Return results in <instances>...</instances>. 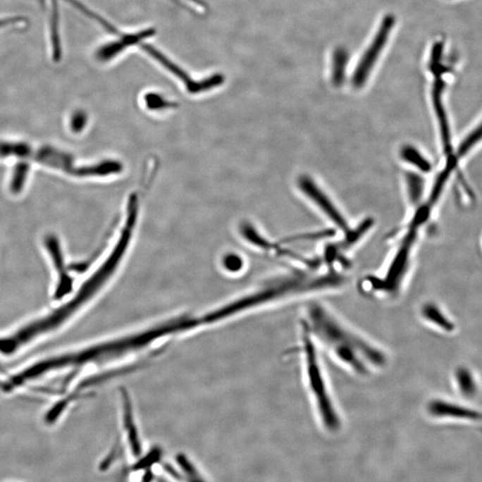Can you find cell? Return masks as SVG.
<instances>
[{
  "label": "cell",
  "mask_w": 482,
  "mask_h": 482,
  "mask_svg": "<svg viewBox=\"0 0 482 482\" xmlns=\"http://www.w3.org/2000/svg\"><path fill=\"white\" fill-rule=\"evenodd\" d=\"M427 409L431 416L437 418H453L474 421L482 423V413L476 410L471 409L466 407L460 406L441 400H434L428 404Z\"/></svg>",
  "instance_id": "obj_8"
},
{
  "label": "cell",
  "mask_w": 482,
  "mask_h": 482,
  "mask_svg": "<svg viewBox=\"0 0 482 482\" xmlns=\"http://www.w3.org/2000/svg\"><path fill=\"white\" fill-rule=\"evenodd\" d=\"M71 122L73 130L77 132H80L86 125L87 116L85 113L77 112L73 116Z\"/></svg>",
  "instance_id": "obj_19"
},
{
  "label": "cell",
  "mask_w": 482,
  "mask_h": 482,
  "mask_svg": "<svg viewBox=\"0 0 482 482\" xmlns=\"http://www.w3.org/2000/svg\"><path fill=\"white\" fill-rule=\"evenodd\" d=\"M402 159L406 160L407 162L411 163L418 168L427 171L430 166L428 165L427 161L423 159L420 153L417 152L414 147L407 146L404 147L401 152Z\"/></svg>",
  "instance_id": "obj_13"
},
{
  "label": "cell",
  "mask_w": 482,
  "mask_h": 482,
  "mask_svg": "<svg viewBox=\"0 0 482 482\" xmlns=\"http://www.w3.org/2000/svg\"><path fill=\"white\" fill-rule=\"evenodd\" d=\"M348 61V54L346 49H338L333 54V80L335 85H342Z\"/></svg>",
  "instance_id": "obj_12"
},
{
  "label": "cell",
  "mask_w": 482,
  "mask_h": 482,
  "mask_svg": "<svg viewBox=\"0 0 482 482\" xmlns=\"http://www.w3.org/2000/svg\"><path fill=\"white\" fill-rule=\"evenodd\" d=\"M142 49L145 50V52L152 55L153 58H155L156 61H159L161 65L166 67L170 73H172L174 76L179 78L184 85H186V88L190 93L196 94L199 92H206V90H209L216 87L222 85L223 82V76L221 75H213L210 78H207L203 80H194L187 73L184 72L183 70L180 69L178 66L171 61L170 59L167 58L166 56H163L162 53L159 52V50L153 48L152 46L144 44Z\"/></svg>",
  "instance_id": "obj_5"
},
{
  "label": "cell",
  "mask_w": 482,
  "mask_h": 482,
  "mask_svg": "<svg viewBox=\"0 0 482 482\" xmlns=\"http://www.w3.org/2000/svg\"><path fill=\"white\" fill-rule=\"evenodd\" d=\"M161 451L159 448L153 450L147 457H143L142 460H140L138 463L134 465V470H142V469H146L147 467L152 466L153 464L156 463L160 460Z\"/></svg>",
  "instance_id": "obj_17"
},
{
  "label": "cell",
  "mask_w": 482,
  "mask_h": 482,
  "mask_svg": "<svg viewBox=\"0 0 482 482\" xmlns=\"http://www.w3.org/2000/svg\"><path fill=\"white\" fill-rule=\"evenodd\" d=\"M242 264V259L240 257L236 256V254H228L225 259H224V266H225L228 270L232 271V272L241 269Z\"/></svg>",
  "instance_id": "obj_18"
},
{
  "label": "cell",
  "mask_w": 482,
  "mask_h": 482,
  "mask_svg": "<svg viewBox=\"0 0 482 482\" xmlns=\"http://www.w3.org/2000/svg\"><path fill=\"white\" fill-rule=\"evenodd\" d=\"M395 22L396 21H395L393 16H385L373 43L362 56L356 71L354 73L352 82L354 88L359 89L366 82L368 76L370 75L371 69L373 68L375 63L377 61L378 56H380L385 45H386L391 30L395 25Z\"/></svg>",
  "instance_id": "obj_4"
},
{
  "label": "cell",
  "mask_w": 482,
  "mask_h": 482,
  "mask_svg": "<svg viewBox=\"0 0 482 482\" xmlns=\"http://www.w3.org/2000/svg\"><path fill=\"white\" fill-rule=\"evenodd\" d=\"M23 22V18H20V16H10V18H0V29L19 25V23H22Z\"/></svg>",
  "instance_id": "obj_20"
},
{
  "label": "cell",
  "mask_w": 482,
  "mask_h": 482,
  "mask_svg": "<svg viewBox=\"0 0 482 482\" xmlns=\"http://www.w3.org/2000/svg\"><path fill=\"white\" fill-rule=\"evenodd\" d=\"M421 314L428 323L433 324L446 333H453L455 329L453 321L445 314L436 304L431 302L424 304L421 307Z\"/></svg>",
  "instance_id": "obj_9"
},
{
  "label": "cell",
  "mask_w": 482,
  "mask_h": 482,
  "mask_svg": "<svg viewBox=\"0 0 482 482\" xmlns=\"http://www.w3.org/2000/svg\"><path fill=\"white\" fill-rule=\"evenodd\" d=\"M156 31L154 29L143 30L138 32L134 33H123L118 31L115 32L116 36H118L113 42L106 43V44L99 46L95 51V58L99 62L106 63L112 61L125 51V49L132 48L133 46L140 45L144 40L150 38L155 35Z\"/></svg>",
  "instance_id": "obj_6"
},
{
  "label": "cell",
  "mask_w": 482,
  "mask_h": 482,
  "mask_svg": "<svg viewBox=\"0 0 482 482\" xmlns=\"http://www.w3.org/2000/svg\"><path fill=\"white\" fill-rule=\"evenodd\" d=\"M176 459L177 462H178L180 468H182L184 474H185V477H183L182 475L177 473V471L174 470L172 466H169V465H166L167 473L172 475L174 478H183L186 482H205L203 481V478L199 476L195 466L190 463L185 455H179Z\"/></svg>",
  "instance_id": "obj_11"
},
{
  "label": "cell",
  "mask_w": 482,
  "mask_h": 482,
  "mask_svg": "<svg viewBox=\"0 0 482 482\" xmlns=\"http://www.w3.org/2000/svg\"><path fill=\"white\" fill-rule=\"evenodd\" d=\"M11 155L29 157L44 165L62 169L76 176L109 175V174L119 173L122 169L120 163L113 161H106L100 165L83 166L79 168V167L73 166L71 156H67L65 153L56 152L55 149L33 150L31 147L23 143H0V156Z\"/></svg>",
  "instance_id": "obj_3"
},
{
  "label": "cell",
  "mask_w": 482,
  "mask_h": 482,
  "mask_svg": "<svg viewBox=\"0 0 482 482\" xmlns=\"http://www.w3.org/2000/svg\"><path fill=\"white\" fill-rule=\"evenodd\" d=\"M145 102L149 109H163L171 106V103L156 93L147 94L145 96Z\"/></svg>",
  "instance_id": "obj_16"
},
{
  "label": "cell",
  "mask_w": 482,
  "mask_h": 482,
  "mask_svg": "<svg viewBox=\"0 0 482 482\" xmlns=\"http://www.w3.org/2000/svg\"><path fill=\"white\" fill-rule=\"evenodd\" d=\"M306 316L302 323L314 342L321 345L351 373L366 377L386 366L388 357L383 350L353 330L323 304H309Z\"/></svg>",
  "instance_id": "obj_1"
},
{
  "label": "cell",
  "mask_w": 482,
  "mask_h": 482,
  "mask_svg": "<svg viewBox=\"0 0 482 482\" xmlns=\"http://www.w3.org/2000/svg\"><path fill=\"white\" fill-rule=\"evenodd\" d=\"M28 172L29 166L27 165L26 163H19L18 165L16 166L11 182V190L13 192L18 193L21 192Z\"/></svg>",
  "instance_id": "obj_14"
},
{
  "label": "cell",
  "mask_w": 482,
  "mask_h": 482,
  "mask_svg": "<svg viewBox=\"0 0 482 482\" xmlns=\"http://www.w3.org/2000/svg\"><path fill=\"white\" fill-rule=\"evenodd\" d=\"M299 352L302 359L304 380L310 400L313 401L323 426L334 433L340 428L339 414L335 407L323 362L318 353L317 344L303 323Z\"/></svg>",
  "instance_id": "obj_2"
},
{
  "label": "cell",
  "mask_w": 482,
  "mask_h": 482,
  "mask_svg": "<svg viewBox=\"0 0 482 482\" xmlns=\"http://www.w3.org/2000/svg\"><path fill=\"white\" fill-rule=\"evenodd\" d=\"M407 182L408 184V193L412 202L416 203L420 199L421 192V179L417 175L413 173H408L407 176Z\"/></svg>",
  "instance_id": "obj_15"
},
{
  "label": "cell",
  "mask_w": 482,
  "mask_h": 482,
  "mask_svg": "<svg viewBox=\"0 0 482 482\" xmlns=\"http://www.w3.org/2000/svg\"><path fill=\"white\" fill-rule=\"evenodd\" d=\"M299 187L304 195H307L313 201L319 209L323 211L326 216L333 221L336 225L342 230H347V225L344 217L341 216L339 210L335 207L326 194L321 190L316 183L308 176H302L299 180Z\"/></svg>",
  "instance_id": "obj_7"
},
{
  "label": "cell",
  "mask_w": 482,
  "mask_h": 482,
  "mask_svg": "<svg viewBox=\"0 0 482 482\" xmlns=\"http://www.w3.org/2000/svg\"><path fill=\"white\" fill-rule=\"evenodd\" d=\"M458 388L464 397H473L477 393V384L471 371L467 368L459 367L455 373Z\"/></svg>",
  "instance_id": "obj_10"
}]
</instances>
